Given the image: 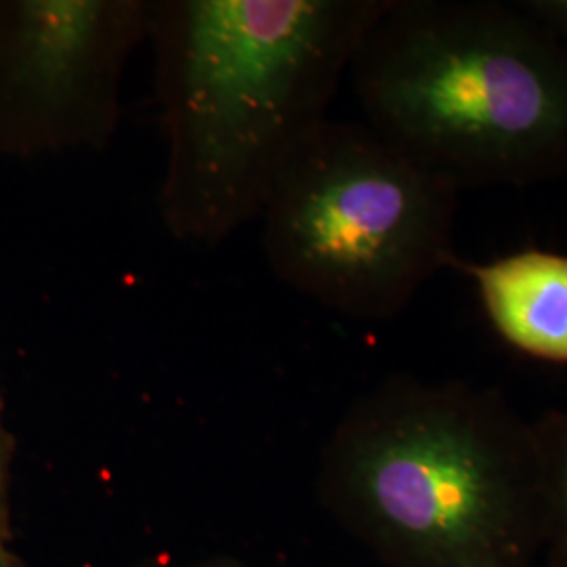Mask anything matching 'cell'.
Returning <instances> with one entry per match:
<instances>
[{
  "mask_svg": "<svg viewBox=\"0 0 567 567\" xmlns=\"http://www.w3.org/2000/svg\"><path fill=\"white\" fill-rule=\"evenodd\" d=\"M316 492L386 567H532L545 553L538 440L496 386L389 377L328 435Z\"/></svg>",
  "mask_w": 567,
  "mask_h": 567,
  "instance_id": "obj_2",
  "label": "cell"
},
{
  "mask_svg": "<svg viewBox=\"0 0 567 567\" xmlns=\"http://www.w3.org/2000/svg\"><path fill=\"white\" fill-rule=\"evenodd\" d=\"M0 567H16L11 564V557L7 555V557H0Z\"/></svg>",
  "mask_w": 567,
  "mask_h": 567,
  "instance_id": "obj_10",
  "label": "cell"
},
{
  "mask_svg": "<svg viewBox=\"0 0 567 567\" xmlns=\"http://www.w3.org/2000/svg\"><path fill=\"white\" fill-rule=\"evenodd\" d=\"M349 76L365 126L461 192L567 177V47L515 0H389Z\"/></svg>",
  "mask_w": 567,
  "mask_h": 567,
  "instance_id": "obj_3",
  "label": "cell"
},
{
  "mask_svg": "<svg viewBox=\"0 0 567 567\" xmlns=\"http://www.w3.org/2000/svg\"><path fill=\"white\" fill-rule=\"evenodd\" d=\"M461 194L364 122L328 118L265 204V264L341 318L395 320L458 259Z\"/></svg>",
  "mask_w": 567,
  "mask_h": 567,
  "instance_id": "obj_4",
  "label": "cell"
},
{
  "mask_svg": "<svg viewBox=\"0 0 567 567\" xmlns=\"http://www.w3.org/2000/svg\"><path fill=\"white\" fill-rule=\"evenodd\" d=\"M389 0H147L166 161L158 213L185 246L217 248L264 215L330 116Z\"/></svg>",
  "mask_w": 567,
  "mask_h": 567,
  "instance_id": "obj_1",
  "label": "cell"
},
{
  "mask_svg": "<svg viewBox=\"0 0 567 567\" xmlns=\"http://www.w3.org/2000/svg\"><path fill=\"white\" fill-rule=\"evenodd\" d=\"M529 20L567 47V0H515Z\"/></svg>",
  "mask_w": 567,
  "mask_h": 567,
  "instance_id": "obj_7",
  "label": "cell"
},
{
  "mask_svg": "<svg viewBox=\"0 0 567 567\" xmlns=\"http://www.w3.org/2000/svg\"><path fill=\"white\" fill-rule=\"evenodd\" d=\"M4 444L0 435V557H7V508H4Z\"/></svg>",
  "mask_w": 567,
  "mask_h": 567,
  "instance_id": "obj_9",
  "label": "cell"
},
{
  "mask_svg": "<svg viewBox=\"0 0 567 567\" xmlns=\"http://www.w3.org/2000/svg\"><path fill=\"white\" fill-rule=\"evenodd\" d=\"M547 494V567H567V412L550 408L532 421Z\"/></svg>",
  "mask_w": 567,
  "mask_h": 567,
  "instance_id": "obj_6",
  "label": "cell"
},
{
  "mask_svg": "<svg viewBox=\"0 0 567 567\" xmlns=\"http://www.w3.org/2000/svg\"><path fill=\"white\" fill-rule=\"evenodd\" d=\"M496 337L522 355L567 365V255L524 248L484 264L456 259Z\"/></svg>",
  "mask_w": 567,
  "mask_h": 567,
  "instance_id": "obj_5",
  "label": "cell"
},
{
  "mask_svg": "<svg viewBox=\"0 0 567 567\" xmlns=\"http://www.w3.org/2000/svg\"><path fill=\"white\" fill-rule=\"evenodd\" d=\"M133 567H250L236 555L215 553L206 557H192V559H171V557H156L147 559Z\"/></svg>",
  "mask_w": 567,
  "mask_h": 567,
  "instance_id": "obj_8",
  "label": "cell"
}]
</instances>
